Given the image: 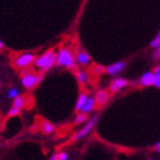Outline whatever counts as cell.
Instances as JSON below:
<instances>
[{"instance_id": "cell-25", "label": "cell", "mask_w": 160, "mask_h": 160, "mask_svg": "<svg viewBox=\"0 0 160 160\" xmlns=\"http://www.w3.org/2000/svg\"><path fill=\"white\" fill-rule=\"evenodd\" d=\"M48 160H57V155H53Z\"/></svg>"}, {"instance_id": "cell-4", "label": "cell", "mask_w": 160, "mask_h": 160, "mask_svg": "<svg viewBox=\"0 0 160 160\" xmlns=\"http://www.w3.org/2000/svg\"><path fill=\"white\" fill-rule=\"evenodd\" d=\"M35 55L32 53H22L19 54L16 58L13 59L15 66L18 68H26V67L30 66L32 63H35Z\"/></svg>"}, {"instance_id": "cell-21", "label": "cell", "mask_w": 160, "mask_h": 160, "mask_svg": "<svg viewBox=\"0 0 160 160\" xmlns=\"http://www.w3.org/2000/svg\"><path fill=\"white\" fill-rule=\"evenodd\" d=\"M68 159V155H67L66 152H59L58 155H57V160H67Z\"/></svg>"}, {"instance_id": "cell-14", "label": "cell", "mask_w": 160, "mask_h": 160, "mask_svg": "<svg viewBox=\"0 0 160 160\" xmlns=\"http://www.w3.org/2000/svg\"><path fill=\"white\" fill-rule=\"evenodd\" d=\"M76 78H78V82L80 83V84H85V83L88 82V75L85 71L80 69V71H78V73H76Z\"/></svg>"}, {"instance_id": "cell-18", "label": "cell", "mask_w": 160, "mask_h": 160, "mask_svg": "<svg viewBox=\"0 0 160 160\" xmlns=\"http://www.w3.org/2000/svg\"><path fill=\"white\" fill-rule=\"evenodd\" d=\"M8 96L10 98V99H16V98H18L19 96V92H18V90L17 88H10L9 90V92H8Z\"/></svg>"}, {"instance_id": "cell-22", "label": "cell", "mask_w": 160, "mask_h": 160, "mask_svg": "<svg viewBox=\"0 0 160 160\" xmlns=\"http://www.w3.org/2000/svg\"><path fill=\"white\" fill-rule=\"evenodd\" d=\"M103 71H105V68H104L103 66H101V65H95V66H94V72H95L96 74H101Z\"/></svg>"}, {"instance_id": "cell-24", "label": "cell", "mask_w": 160, "mask_h": 160, "mask_svg": "<svg viewBox=\"0 0 160 160\" xmlns=\"http://www.w3.org/2000/svg\"><path fill=\"white\" fill-rule=\"evenodd\" d=\"M155 148H156V149H157V151L160 153V142H159V143H157V144H156V146H155Z\"/></svg>"}, {"instance_id": "cell-3", "label": "cell", "mask_w": 160, "mask_h": 160, "mask_svg": "<svg viewBox=\"0 0 160 160\" xmlns=\"http://www.w3.org/2000/svg\"><path fill=\"white\" fill-rule=\"evenodd\" d=\"M43 81V75L35 74L28 71H22V83L26 88H32L37 86L40 82Z\"/></svg>"}, {"instance_id": "cell-11", "label": "cell", "mask_w": 160, "mask_h": 160, "mask_svg": "<svg viewBox=\"0 0 160 160\" xmlns=\"http://www.w3.org/2000/svg\"><path fill=\"white\" fill-rule=\"evenodd\" d=\"M88 99V94L86 93V92H81L80 95H78V98L76 105H75V109H76V111H78V112H81V111H82L83 107L85 105Z\"/></svg>"}, {"instance_id": "cell-7", "label": "cell", "mask_w": 160, "mask_h": 160, "mask_svg": "<svg viewBox=\"0 0 160 160\" xmlns=\"http://www.w3.org/2000/svg\"><path fill=\"white\" fill-rule=\"evenodd\" d=\"M128 85V81L124 80V78H115L112 83H111V85H110V91L112 92V93H117L119 92L120 90H122L123 88H126Z\"/></svg>"}, {"instance_id": "cell-10", "label": "cell", "mask_w": 160, "mask_h": 160, "mask_svg": "<svg viewBox=\"0 0 160 160\" xmlns=\"http://www.w3.org/2000/svg\"><path fill=\"white\" fill-rule=\"evenodd\" d=\"M153 81H155V75L152 72H146L141 75L140 78V84L143 86H150L153 85Z\"/></svg>"}, {"instance_id": "cell-5", "label": "cell", "mask_w": 160, "mask_h": 160, "mask_svg": "<svg viewBox=\"0 0 160 160\" xmlns=\"http://www.w3.org/2000/svg\"><path fill=\"white\" fill-rule=\"evenodd\" d=\"M98 120H99V117H98V115H94V117H92L91 119H88V122L85 123V126L83 127V128H81V130H78V132L75 133V136L73 139L76 141V140H80V139L88 136V134L92 131V129L94 128V126H95V123L98 122Z\"/></svg>"}, {"instance_id": "cell-6", "label": "cell", "mask_w": 160, "mask_h": 160, "mask_svg": "<svg viewBox=\"0 0 160 160\" xmlns=\"http://www.w3.org/2000/svg\"><path fill=\"white\" fill-rule=\"evenodd\" d=\"M109 99H110V94H109V92L105 91V90H100V91H98L95 96H94L96 105H99V107H103L104 104H107Z\"/></svg>"}, {"instance_id": "cell-2", "label": "cell", "mask_w": 160, "mask_h": 160, "mask_svg": "<svg viewBox=\"0 0 160 160\" xmlns=\"http://www.w3.org/2000/svg\"><path fill=\"white\" fill-rule=\"evenodd\" d=\"M56 65L66 67L68 69L75 68V57L68 48L62 47L56 53Z\"/></svg>"}, {"instance_id": "cell-15", "label": "cell", "mask_w": 160, "mask_h": 160, "mask_svg": "<svg viewBox=\"0 0 160 160\" xmlns=\"http://www.w3.org/2000/svg\"><path fill=\"white\" fill-rule=\"evenodd\" d=\"M25 107V99L22 96H18L16 99L13 100V103H12V108H16L18 110H22V108Z\"/></svg>"}, {"instance_id": "cell-27", "label": "cell", "mask_w": 160, "mask_h": 160, "mask_svg": "<svg viewBox=\"0 0 160 160\" xmlns=\"http://www.w3.org/2000/svg\"><path fill=\"white\" fill-rule=\"evenodd\" d=\"M149 160H153V159H149Z\"/></svg>"}, {"instance_id": "cell-20", "label": "cell", "mask_w": 160, "mask_h": 160, "mask_svg": "<svg viewBox=\"0 0 160 160\" xmlns=\"http://www.w3.org/2000/svg\"><path fill=\"white\" fill-rule=\"evenodd\" d=\"M20 113V110L16 109V108H11L9 110V117H15V115H18Z\"/></svg>"}, {"instance_id": "cell-9", "label": "cell", "mask_w": 160, "mask_h": 160, "mask_svg": "<svg viewBox=\"0 0 160 160\" xmlns=\"http://www.w3.org/2000/svg\"><path fill=\"white\" fill-rule=\"evenodd\" d=\"M75 62L78 63L80 65L85 66V65H88L90 63H91V56H90L86 52L80 51L78 54H76V56H75Z\"/></svg>"}, {"instance_id": "cell-19", "label": "cell", "mask_w": 160, "mask_h": 160, "mask_svg": "<svg viewBox=\"0 0 160 160\" xmlns=\"http://www.w3.org/2000/svg\"><path fill=\"white\" fill-rule=\"evenodd\" d=\"M151 46H152V47H155V48H159L160 47V32H159V34H158L157 36L152 39Z\"/></svg>"}, {"instance_id": "cell-13", "label": "cell", "mask_w": 160, "mask_h": 160, "mask_svg": "<svg viewBox=\"0 0 160 160\" xmlns=\"http://www.w3.org/2000/svg\"><path fill=\"white\" fill-rule=\"evenodd\" d=\"M40 128H42V131L46 134H51L55 130V127L51 122H48V121H43L42 124H40Z\"/></svg>"}, {"instance_id": "cell-12", "label": "cell", "mask_w": 160, "mask_h": 160, "mask_svg": "<svg viewBox=\"0 0 160 160\" xmlns=\"http://www.w3.org/2000/svg\"><path fill=\"white\" fill-rule=\"evenodd\" d=\"M95 107H96V103H95V100H94V98L88 96V101H86L85 105L83 107V109H82V111H81V112L85 113V114H88V113H91L92 111L95 109Z\"/></svg>"}, {"instance_id": "cell-1", "label": "cell", "mask_w": 160, "mask_h": 160, "mask_svg": "<svg viewBox=\"0 0 160 160\" xmlns=\"http://www.w3.org/2000/svg\"><path fill=\"white\" fill-rule=\"evenodd\" d=\"M55 64H56V52L54 49H49L35 59V65L40 69V72H46Z\"/></svg>"}, {"instance_id": "cell-23", "label": "cell", "mask_w": 160, "mask_h": 160, "mask_svg": "<svg viewBox=\"0 0 160 160\" xmlns=\"http://www.w3.org/2000/svg\"><path fill=\"white\" fill-rule=\"evenodd\" d=\"M153 57H155L156 59L160 58V47L157 48V51L155 52V55H153Z\"/></svg>"}, {"instance_id": "cell-8", "label": "cell", "mask_w": 160, "mask_h": 160, "mask_svg": "<svg viewBox=\"0 0 160 160\" xmlns=\"http://www.w3.org/2000/svg\"><path fill=\"white\" fill-rule=\"evenodd\" d=\"M126 63L124 62H118L115 64L109 65L108 67H105V71L108 72V74L110 75H117L119 73H121L126 67Z\"/></svg>"}, {"instance_id": "cell-26", "label": "cell", "mask_w": 160, "mask_h": 160, "mask_svg": "<svg viewBox=\"0 0 160 160\" xmlns=\"http://www.w3.org/2000/svg\"><path fill=\"white\" fill-rule=\"evenodd\" d=\"M1 48H3V44H2V42L0 40V49H1Z\"/></svg>"}, {"instance_id": "cell-17", "label": "cell", "mask_w": 160, "mask_h": 160, "mask_svg": "<svg viewBox=\"0 0 160 160\" xmlns=\"http://www.w3.org/2000/svg\"><path fill=\"white\" fill-rule=\"evenodd\" d=\"M153 75H155V81H153V85L156 88H160V65H158L155 68V72H153Z\"/></svg>"}, {"instance_id": "cell-16", "label": "cell", "mask_w": 160, "mask_h": 160, "mask_svg": "<svg viewBox=\"0 0 160 160\" xmlns=\"http://www.w3.org/2000/svg\"><path fill=\"white\" fill-rule=\"evenodd\" d=\"M88 114H85V113L80 112L78 115H76V118H75L74 123H75V124H81V123L88 122Z\"/></svg>"}]
</instances>
